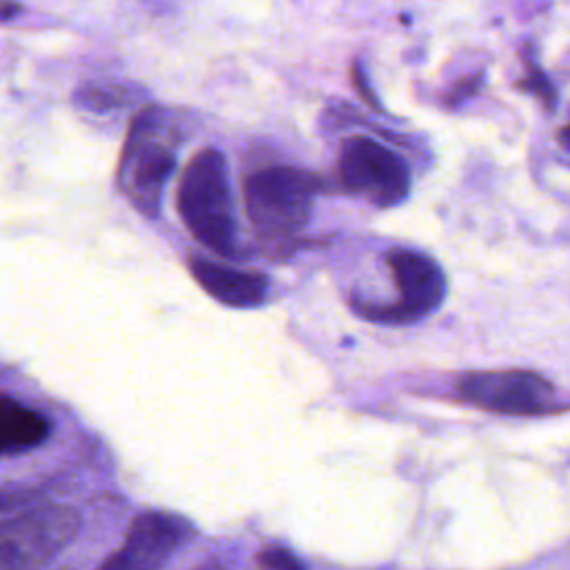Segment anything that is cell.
<instances>
[{
	"label": "cell",
	"mask_w": 570,
	"mask_h": 570,
	"mask_svg": "<svg viewBox=\"0 0 570 570\" xmlns=\"http://www.w3.org/2000/svg\"><path fill=\"white\" fill-rule=\"evenodd\" d=\"M178 136L158 107H145L129 125L116 180L127 200L147 218L158 216L163 191L176 165Z\"/></svg>",
	"instance_id": "cell-2"
},
{
	"label": "cell",
	"mask_w": 570,
	"mask_h": 570,
	"mask_svg": "<svg viewBox=\"0 0 570 570\" xmlns=\"http://www.w3.org/2000/svg\"><path fill=\"white\" fill-rule=\"evenodd\" d=\"M557 140H559V145H561L563 149H570V125H566L563 129H559Z\"/></svg>",
	"instance_id": "cell-14"
},
{
	"label": "cell",
	"mask_w": 570,
	"mask_h": 570,
	"mask_svg": "<svg viewBox=\"0 0 570 570\" xmlns=\"http://www.w3.org/2000/svg\"><path fill=\"white\" fill-rule=\"evenodd\" d=\"M36 505V499H31L29 490H4L0 492V521L9 519L27 508Z\"/></svg>",
	"instance_id": "cell-13"
},
{
	"label": "cell",
	"mask_w": 570,
	"mask_h": 570,
	"mask_svg": "<svg viewBox=\"0 0 570 570\" xmlns=\"http://www.w3.org/2000/svg\"><path fill=\"white\" fill-rule=\"evenodd\" d=\"M256 561L263 570H307L303 566V561L289 548H285L281 543H269V546L261 548Z\"/></svg>",
	"instance_id": "cell-11"
},
{
	"label": "cell",
	"mask_w": 570,
	"mask_h": 570,
	"mask_svg": "<svg viewBox=\"0 0 570 570\" xmlns=\"http://www.w3.org/2000/svg\"><path fill=\"white\" fill-rule=\"evenodd\" d=\"M45 414L13 399L0 396V456H16L38 448L49 436Z\"/></svg>",
	"instance_id": "cell-10"
},
{
	"label": "cell",
	"mask_w": 570,
	"mask_h": 570,
	"mask_svg": "<svg viewBox=\"0 0 570 570\" xmlns=\"http://www.w3.org/2000/svg\"><path fill=\"white\" fill-rule=\"evenodd\" d=\"M16 11H18L16 4H11V2H0V18H11Z\"/></svg>",
	"instance_id": "cell-15"
},
{
	"label": "cell",
	"mask_w": 570,
	"mask_h": 570,
	"mask_svg": "<svg viewBox=\"0 0 570 570\" xmlns=\"http://www.w3.org/2000/svg\"><path fill=\"white\" fill-rule=\"evenodd\" d=\"M399 301L387 305L356 303L361 316L376 323H412L434 312L445 298V276L436 261L414 249H392L387 254Z\"/></svg>",
	"instance_id": "cell-5"
},
{
	"label": "cell",
	"mask_w": 570,
	"mask_h": 570,
	"mask_svg": "<svg viewBox=\"0 0 570 570\" xmlns=\"http://www.w3.org/2000/svg\"><path fill=\"white\" fill-rule=\"evenodd\" d=\"M176 205L189 234L218 256H238V232L227 165L218 149L207 147L187 163Z\"/></svg>",
	"instance_id": "cell-1"
},
{
	"label": "cell",
	"mask_w": 570,
	"mask_h": 570,
	"mask_svg": "<svg viewBox=\"0 0 570 570\" xmlns=\"http://www.w3.org/2000/svg\"><path fill=\"white\" fill-rule=\"evenodd\" d=\"M194 570H227V568L220 563H203V566H196Z\"/></svg>",
	"instance_id": "cell-16"
},
{
	"label": "cell",
	"mask_w": 570,
	"mask_h": 570,
	"mask_svg": "<svg viewBox=\"0 0 570 570\" xmlns=\"http://www.w3.org/2000/svg\"><path fill=\"white\" fill-rule=\"evenodd\" d=\"M189 269L198 285L223 305L245 309L265 301L267 278L258 272H243L205 258H191Z\"/></svg>",
	"instance_id": "cell-9"
},
{
	"label": "cell",
	"mask_w": 570,
	"mask_h": 570,
	"mask_svg": "<svg viewBox=\"0 0 570 570\" xmlns=\"http://www.w3.org/2000/svg\"><path fill=\"white\" fill-rule=\"evenodd\" d=\"M189 539L191 525L187 519L160 510L142 512L98 570H163Z\"/></svg>",
	"instance_id": "cell-8"
},
{
	"label": "cell",
	"mask_w": 570,
	"mask_h": 570,
	"mask_svg": "<svg viewBox=\"0 0 570 570\" xmlns=\"http://www.w3.org/2000/svg\"><path fill=\"white\" fill-rule=\"evenodd\" d=\"M321 176L296 167H267L245 180V212L269 245H289L312 216Z\"/></svg>",
	"instance_id": "cell-3"
},
{
	"label": "cell",
	"mask_w": 570,
	"mask_h": 570,
	"mask_svg": "<svg viewBox=\"0 0 570 570\" xmlns=\"http://www.w3.org/2000/svg\"><path fill=\"white\" fill-rule=\"evenodd\" d=\"M519 87H521L523 91L534 94V96L543 102V107H546L548 111H552V109H554V102H557L554 87H552V85H550V80L539 71V67H537V65L528 62V71H525V76H521Z\"/></svg>",
	"instance_id": "cell-12"
},
{
	"label": "cell",
	"mask_w": 570,
	"mask_h": 570,
	"mask_svg": "<svg viewBox=\"0 0 570 570\" xmlns=\"http://www.w3.org/2000/svg\"><path fill=\"white\" fill-rule=\"evenodd\" d=\"M338 178L343 187L372 205L392 207L410 194V171L405 163L381 142L354 136L338 154Z\"/></svg>",
	"instance_id": "cell-6"
},
{
	"label": "cell",
	"mask_w": 570,
	"mask_h": 570,
	"mask_svg": "<svg viewBox=\"0 0 570 570\" xmlns=\"http://www.w3.org/2000/svg\"><path fill=\"white\" fill-rule=\"evenodd\" d=\"M71 505L36 503L0 521V570H45L78 534Z\"/></svg>",
	"instance_id": "cell-4"
},
{
	"label": "cell",
	"mask_w": 570,
	"mask_h": 570,
	"mask_svg": "<svg viewBox=\"0 0 570 570\" xmlns=\"http://www.w3.org/2000/svg\"><path fill=\"white\" fill-rule=\"evenodd\" d=\"M461 401L497 414H543L554 405V387L530 370L468 372L456 381Z\"/></svg>",
	"instance_id": "cell-7"
}]
</instances>
